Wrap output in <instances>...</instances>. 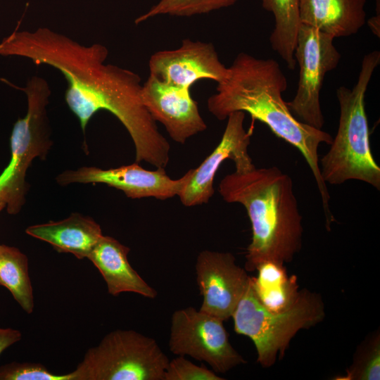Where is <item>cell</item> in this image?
Listing matches in <instances>:
<instances>
[{
  "label": "cell",
  "instance_id": "obj_1",
  "mask_svg": "<svg viewBox=\"0 0 380 380\" xmlns=\"http://www.w3.org/2000/svg\"><path fill=\"white\" fill-rule=\"evenodd\" d=\"M0 55L31 60L60 71L66 79L65 100L80 121L83 134L91 118L104 110L114 115L129 134L136 162L165 167L170 144L141 99V80L133 71L106 63L108 49L86 46L47 27L14 30L0 42Z\"/></svg>",
  "mask_w": 380,
  "mask_h": 380
},
{
  "label": "cell",
  "instance_id": "obj_2",
  "mask_svg": "<svg viewBox=\"0 0 380 380\" xmlns=\"http://www.w3.org/2000/svg\"><path fill=\"white\" fill-rule=\"evenodd\" d=\"M287 80L279 63L241 52L228 67L226 78L217 83L216 92L207 101L209 112L223 120L234 112L242 111L265 124L278 137L296 147L310 167L322 199L326 217L329 209V194L322 180L318 148L330 145L331 136L298 120L282 98Z\"/></svg>",
  "mask_w": 380,
  "mask_h": 380
},
{
  "label": "cell",
  "instance_id": "obj_3",
  "mask_svg": "<svg viewBox=\"0 0 380 380\" xmlns=\"http://www.w3.org/2000/svg\"><path fill=\"white\" fill-rule=\"evenodd\" d=\"M218 191L227 203L241 204L252 229L245 268L255 271L266 261L289 262L302 247V216L291 177L277 167L234 172Z\"/></svg>",
  "mask_w": 380,
  "mask_h": 380
},
{
  "label": "cell",
  "instance_id": "obj_4",
  "mask_svg": "<svg viewBox=\"0 0 380 380\" xmlns=\"http://www.w3.org/2000/svg\"><path fill=\"white\" fill-rule=\"evenodd\" d=\"M380 63L379 51L365 55L358 78L352 89H336L340 106L337 133L329 151L319 160L322 180L333 185L355 179L380 190V167L374 159L365 98L372 75Z\"/></svg>",
  "mask_w": 380,
  "mask_h": 380
},
{
  "label": "cell",
  "instance_id": "obj_5",
  "mask_svg": "<svg viewBox=\"0 0 380 380\" xmlns=\"http://www.w3.org/2000/svg\"><path fill=\"white\" fill-rule=\"evenodd\" d=\"M232 317L235 331L252 340L256 348L258 362L267 368L272 367L278 357L281 358L298 331L321 322L325 317V310L321 296L303 289L289 309L271 312L258 299L251 278Z\"/></svg>",
  "mask_w": 380,
  "mask_h": 380
},
{
  "label": "cell",
  "instance_id": "obj_6",
  "mask_svg": "<svg viewBox=\"0 0 380 380\" xmlns=\"http://www.w3.org/2000/svg\"><path fill=\"white\" fill-rule=\"evenodd\" d=\"M21 89L27 96V110L25 116L13 125L11 160L0 175V202L6 204L7 212L11 215L18 213L25 203L28 167L35 158L45 159L52 146L46 113L51 93L48 82L33 76Z\"/></svg>",
  "mask_w": 380,
  "mask_h": 380
},
{
  "label": "cell",
  "instance_id": "obj_7",
  "mask_svg": "<svg viewBox=\"0 0 380 380\" xmlns=\"http://www.w3.org/2000/svg\"><path fill=\"white\" fill-rule=\"evenodd\" d=\"M168 362L153 338L117 329L88 349L71 372L73 380H164Z\"/></svg>",
  "mask_w": 380,
  "mask_h": 380
},
{
  "label": "cell",
  "instance_id": "obj_8",
  "mask_svg": "<svg viewBox=\"0 0 380 380\" xmlns=\"http://www.w3.org/2000/svg\"><path fill=\"white\" fill-rule=\"evenodd\" d=\"M333 41V37L301 23L294 51L300 68L299 80L295 96L286 103L298 120L319 129L324 123L320 104L323 81L341 59Z\"/></svg>",
  "mask_w": 380,
  "mask_h": 380
},
{
  "label": "cell",
  "instance_id": "obj_9",
  "mask_svg": "<svg viewBox=\"0 0 380 380\" xmlns=\"http://www.w3.org/2000/svg\"><path fill=\"white\" fill-rule=\"evenodd\" d=\"M169 348L175 355L207 362L215 372L226 373L246 362L230 343L223 321L192 307L173 312Z\"/></svg>",
  "mask_w": 380,
  "mask_h": 380
},
{
  "label": "cell",
  "instance_id": "obj_10",
  "mask_svg": "<svg viewBox=\"0 0 380 380\" xmlns=\"http://www.w3.org/2000/svg\"><path fill=\"white\" fill-rule=\"evenodd\" d=\"M194 172L190 169L182 177L173 179L163 167L156 170L144 169L137 163L107 170L82 167L66 170L56 177L58 184L102 183L122 191L131 198L153 197L166 200L179 196L188 184Z\"/></svg>",
  "mask_w": 380,
  "mask_h": 380
},
{
  "label": "cell",
  "instance_id": "obj_11",
  "mask_svg": "<svg viewBox=\"0 0 380 380\" xmlns=\"http://www.w3.org/2000/svg\"><path fill=\"white\" fill-rule=\"evenodd\" d=\"M195 268L203 296L200 310L227 320L245 293L251 277L228 252L203 251L197 257Z\"/></svg>",
  "mask_w": 380,
  "mask_h": 380
},
{
  "label": "cell",
  "instance_id": "obj_12",
  "mask_svg": "<svg viewBox=\"0 0 380 380\" xmlns=\"http://www.w3.org/2000/svg\"><path fill=\"white\" fill-rule=\"evenodd\" d=\"M227 119L220 143L198 167L194 168L190 181L178 196L184 206L192 207L209 201L215 191V176L225 160H233L236 172L255 167L248 150L253 132L244 128L245 113H232Z\"/></svg>",
  "mask_w": 380,
  "mask_h": 380
},
{
  "label": "cell",
  "instance_id": "obj_13",
  "mask_svg": "<svg viewBox=\"0 0 380 380\" xmlns=\"http://www.w3.org/2000/svg\"><path fill=\"white\" fill-rule=\"evenodd\" d=\"M150 75L170 85L190 89L201 79L222 82L228 68L212 43L185 39L173 50L154 53L148 62Z\"/></svg>",
  "mask_w": 380,
  "mask_h": 380
},
{
  "label": "cell",
  "instance_id": "obj_14",
  "mask_svg": "<svg viewBox=\"0 0 380 380\" xmlns=\"http://www.w3.org/2000/svg\"><path fill=\"white\" fill-rule=\"evenodd\" d=\"M141 99L153 119L177 143L183 144L207 129L190 89L163 83L149 75L142 84Z\"/></svg>",
  "mask_w": 380,
  "mask_h": 380
},
{
  "label": "cell",
  "instance_id": "obj_15",
  "mask_svg": "<svg viewBox=\"0 0 380 380\" xmlns=\"http://www.w3.org/2000/svg\"><path fill=\"white\" fill-rule=\"evenodd\" d=\"M129 248L109 236H102L87 258L96 266L105 280L108 291L116 296L132 292L154 298L157 291L149 286L130 265Z\"/></svg>",
  "mask_w": 380,
  "mask_h": 380
},
{
  "label": "cell",
  "instance_id": "obj_16",
  "mask_svg": "<svg viewBox=\"0 0 380 380\" xmlns=\"http://www.w3.org/2000/svg\"><path fill=\"white\" fill-rule=\"evenodd\" d=\"M366 0H299L300 23L334 38L356 34L366 23Z\"/></svg>",
  "mask_w": 380,
  "mask_h": 380
},
{
  "label": "cell",
  "instance_id": "obj_17",
  "mask_svg": "<svg viewBox=\"0 0 380 380\" xmlns=\"http://www.w3.org/2000/svg\"><path fill=\"white\" fill-rule=\"evenodd\" d=\"M25 232L50 243L59 253H68L82 260L103 236L100 225L92 218L78 213L60 221L28 227Z\"/></svg>",
  "mask_w": 380,
  "mask_h": 380
},
{
  "label": "cell",
  "instance_id": "obj_18",
  "mask_svg": "<svg viewBox=\"0 0 380 380\" xmlns=\"http://www.w3.org/2000/svg\"><path fill=\"white\" fill-rule=\"evenodd\" d=\"M257 277H251L253 291L260 303L271 312L292 307L299 298L297 278L289 276L284 264L266 261L259 265Z\"/></svg>",
  "mask_w": 380,
  "mask_h": 380
},
{
  "label": "cell",
  "instance_id": "obj_19",
  "mask_svg": "<svg viewBox=\"0 0 380 380\" xmlns=\"http://www.w3.org/2000/svg\"><path fill=\"white\" fill-rule=\"evenodd\" d=\"M264 9L271 12L274 27L270 36L272 49L285 62L287 68L294 70L296 62L294 51L300 25L299 0H261Z\"/></svg>",
  "mask_w": 380,
  "mask_h": 380
},
{
  "label": "cell",
  "instance_id": "obj_20",
  "mask_svg": "<svg viewBox=\"0 0 380 380\" xmlns=\"http://www.w3.org/2000/svg\"><path fill=\"white\" fill-rule=\"evenodd\" d=\"M0 286L6 288L27 314L34 308V297L27 256L15 247L0 244Z\"/></svg>",
  "mask_w": 380,
  "mask_h": 380
},
{
  "label": "cell",
  "instance_id": "obj_21",
  "mask_svg": "<svg viewBox=\"0 0 380 380\" xmlns=\"http://www.w3.org/2000/svg\"><path fill=\"white\" fill-rule=\"evenodd\" d=\"M238 0H159L146 13L135 20V24L152 18L168 15L177 17H190L208 13L234 5Z\"/></svg>",
  "mask_w": 380,
  "mask_h": 380
},
{
  "label": "cell",
  "instance_id": "obj_22",
  "mask_svg": "<svg viewBox=\"0 0 380 380\" xmlns=\"http://www.w3.org/2000/svg\"><path fill=\"white\" fill-rule=\"evenodd\" d=\"M380 338L375 333L365 339L357 349L344 380H379L380 378Z\"/></svg>",
  "mask_w": 380,
  "mask_h": 380
},
{
  "label": "cell",
  "instance_id": "obj_23",
  "mask_svg": "<svg viewBox=\"0 0 380 380\" xmlns=\"http://www.w3.org/2000/svg\"><path fill=\"white\" fill-rule=\"evenodd\" d=\"M0 380H73V376L53 374L39 363L12 362L0 367Z\"/></svg>",
  "mask_w": 380,
  "mask_h": 380
},
{
  "label": "cell",
  "instance_id": "obj_24",
  "mask_svg": "<svg viewBox=\"0 0 380 380\" xmlns=\"http://www.w3.org/2000/svg\"><path fill=\"white\" fill-rule=\"evenodd\" d=\"M203 366H198L192 362L179 355L169 360L165 372L164 380H223Z\"/></svg>",
  "mask_w": 380,
  "mask_h": 380
},
{
  "label": "cell",
  "instance_id": "obj_25",
  "mask_svg": "<svg viewBox=\"0 0 380 380\" xmlns=\"http://www.w3.org/2000/svg\"><path fill=\"white\" fill-rule=\"evenodd\" d=\"M20 331L11 328H0V354L8 347L21 339Z\"/></svg>",
  "mask_w": 380,
  "mask_h": 380
},
{
  "label": "cell",
  "instance_id": "obj_26",
  "mask_svg": "<svg viewBox=\"0 0 380 380\" xmlns=\"http://www.w3.org/2000/svg\"><path fill=\"white\" fill-rule=\"evenodd\" d=\"M367 23L373 33L379 37V14L370 18Z\"/></svg>",
  "mask_w": 380,
  "mask_h": 380
},
{
  "label": "cell",
  "instance_id": "obj_27",
  "mask_svg": "<svg viewBox=\"0 0 380 380\" xmlns=\"http://www.w3.org/2000/svg\"><path fill=\"white\" fill-rule=\"evenodd\" d=\"M6 207V204L3 202H0V212Z\"/></svg>",
  "mask_w": 380,
  "mask_h": 380
}]
</instances>
